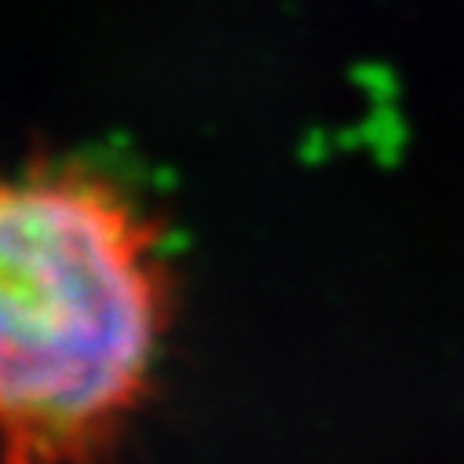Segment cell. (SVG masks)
Returning a JSON list of instances; mask_svg holds the SVG:
<instances>
[{
  "instance_id": "obj_1",
  "label": "cell",
  "mask_w": 464,
  "mask_h": 464,
  "mask_svg": "<svg viewBox=\"0 0 464 464\" xmlns=\"http://www.w3.org/2000/svg\"><path fill=\"white\" fill-rule=\"evenodd\" d=\"M169 322L161 227L118 179L0 176V464H110Z\"/></svg>"
}]
</instances>
